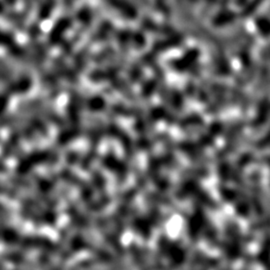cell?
Wrapping results in <instances>:
<instances>
[{"label": "cell", "instance_id": "4", "mask_svg": "<svg viewBox=\"0 0 270 270\" xmlns=\"http://www.w3.org/2000/svg\"><path fill=\"white\" fill-rule=\"evenodd\" d=\"M0 236L2 237L3 241L6 244H9V245L18 244V241L20 239V235L18 234V232L10 227L2 228L1 233H0Z\"/></svg>", "mask_w": 270, "mask_h": 270}, {"label": "cell", "instance_id": "12", "mask_svg": "<svg viewBox=\"0 0 270 270\" xmlns=\"http://www.w3.org/2000/svg\"><path fill=\"white\" fill-rule=\"evenodd\" d=\"M5 170H6L5 164L2 161H0V172H4Z\"/></svg>", "mask_w": 270, "mask_h": 270}, {"label": "cell", "instance_id": "3", "mask_svg": "<svg viewBox=\"0 0 270 270\" xmlns=\"http://www.w3.org/2000/svg\"><path fill=\"white\" fill-rule=\"evenodd\" d=\"M69 20L67 18H61L56 23V25L53 27L51 33H50V42L52 44H55L60 41L61 36L64 34V32L69 27Z\"/></svg>", "mask_w": 270, "mask_h": 270}, {"label": "cell", "instance_id": "5", "mask_svg": "<svg viewBox=\"0 0 270 270\" xmlns=\"http://www.w3.org/2000/svg\"><path fill=\"white\" fill-rule=\"evenodd\" d=\"M0 81L5 83L8 86V89L10 88L11 84L14 81L11 78L10 69L8 68L7 65H5V63L2 60H0Z\"/></svg>", "mask_w": 270, "mask_h": 270}, {"label": "cell", "instance_id": "11", "mask_svg": "<svg viewBox=\"0 0 270 270\" xmlns=\"http://www.w3.org/2000/svg\"><path fill=\"white\" fill-rule=\"evenodd\" d=\"M4 1L8 6H14L17 2V0H4Z\"/></svg>", "mask_w": 270, "mask_h": 270}, {"label": "cell", "instance_id": "14", "mask_svg": "<svg viewBox=\"0 0 270 270\" xmlns=\"http://www.w3.org/2000/svg\"><path fill=\"white\" fill-rule=\"evenodd\" d=\"M1 230H2V228H1V227H0V233H1Z\"/></svg>", "mask_w": 270, "mask_h": 270}, {"label": "cell", "instance_id": "10", "mask_svg": "<svg viewBox=\"0 0 270 270\" xmlns=\"http://www.w3.org/2000/svg\"><path fill=\"white\" fill-rule=\"evenodd\" d=\"M7 214H8V210L6 209V207L0 203V215L4 216V215H7Z\"/></svg>", "mask_w": 270, "mask_h": 270}, {"label": "cell", "instance_id": "8", "mask_svg": "<svg viewBox=\"0 0 270 270\" xmlns=\"http://www.w3.org/2000/svg\"><path fill=\"white\" fill-rule=\"evenodd\" d=\"M13 43H15V41L12 34L0 29V46H5L8 48Z\"/></svg>", "mask_w": 270, "mask_h": 270}, {"label": "cell", "instance_id": "9", "mask_svg": "<svg viewBox=\"0 0 270 270\" xmlns=\"http://www.w3.org/2000/svg\"><path fill=\"white\" fill-rule=\"evenodd\" d=\"M8 104V96L5 94H0V114L4 112Z\"/></svg>", "mask_w": 270, "mask_h": 270}, {"label": "cell", "instance_id": "13", "mask_svg": "<svg viewBox=\"0 0 270 270\" xmlns=\"http://www.w3.org/2000/svg\"><path fill=\"white\" fill-rule=\"evenodd\" d=\"M2 13H4V5H3L1 0H0V14H2Z\"/></svg>", "mask_w": 270, "mask_h": 270}, {"label": "cell", "instance_id": "2", "mask_svg": "<svg viewBox=\"0 0 270 270\" xmlns=\"http://www.w3.org/2000/svg\"><path fill=\"white\" fill-rule=\"evenodd\" d=\"M31 83V78L28 75L24 74L21 75L17 80L13 81L9 90L13 93H25L30 89Z\"/></svg>", "mask_w": 270, "mask_h": 270}, {"label": "cell", "instance_id": "7", "mask_svg": "<svg viewBox=\"0 0 270 270\" xmlns=\"http://www.w3.org/2000/svg\"><path fill=\"white\" fill-rule=\"evenodd\" d=\"M5 18L10 21L15 27H17L18 29H22L24 26V18L22 16V14L15 12V11H9L7 13L4 14Z\"/></svg>", "mask_w": 270, "mask_h": 270}, {"label": "cell", "instance_id": "1", "mask_svg": "<svg viewBox=\"0 0 270 270\" xmlns=\"http://www.w3.org/2000/svg\"><path fill=\"white\" fill-rule=\"evenodd\" d=\"M49 159V155L46 152H34L25 158H23L17 166V172L19 174H25L33 166L46 162Z\"/></svg>", "mask_w": 270, "mask_h": 270}, {"label": "cell", "instance_id": "6", "mask_svg": "<svg viewBox=\"0 0 270 270\" xmlns=\"http://www.w3.org/2000/svg\"><path fill=\"white\" fill-rule=\"evenodd\" d=\"M54 0H43L40 9H39V18L44 20L47 19L51 14V11L54 6Z\"/></svg>", "mask_w": 270, "mask_h": 270}]
</instances>
